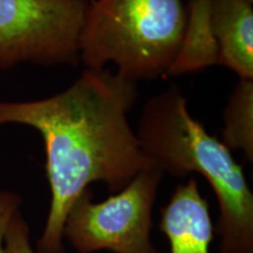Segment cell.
Here are the masks:
<instances>
[{"instance_id": "obj_4", "label": "cell", "mask_w": 253, "mask_h": 253, "mask_svg": "<svg viewBox=\"0 0 253 253\" xmlns=\"http://www.w3.org/2000/svg\"><path fill=\"white\" fill-rule=\"evenodd\" d=\"M164 173L150 167L102 202L88 188L69 209L63 239L79 253H158L151 240L153 211Z\"/></svg>"}, {"instance_id": "obj_10", "label": "cell", "mask_w": 253, "mask_h": 253, "mask_svg": "<svg viewBox=\"0 0 253 253\" xmlns=\"http://www.w3.org/2000/svg\"><path fill=\"white\" fill-rule=\"evenodd\" d=\"M5 246L8 253H37L31 244L30 227L20 210L8 223L5 232Z\"/></svg>"}, {"instance_id": "obj_12", "label": "cell", "mask_w": 253, "mask_h": 253, "mask_svg": "<svg viewBox=\"0 0 253 253\" xmlns=\"http://www.w3.org/2000/svg\"><path fill=\"white\" fill-rule=\"evenodd\" d=\"M252 1H253V0H252Z\"/></svg>"}, {"instance_id": "obj_6", "label": "cell", "mask_w": 253, "mask_h": 253, "mask_svg": "<svg viewBox=\"0 0 253 253\" xmlns=\"http://www.w3.org/2000/svg\"><path fill=\"white\" fill-rule=\"evenodd\" d=\"M160 230L169 242L170 253H211L214 224L194 177L177 185L161 209Z\"/></svg>"}, {"instance_id": "obj_3", "label": "cell", "mask_w": 253, "mask_h": 253, "mask_svg": "<svg viewBox=\"0 0 253 253\" xmlns=\"http://www.w3.org/2000/svg\"><path fill=\"white\" fill-rule=\"evenodd\" d=\"M186 25L183 0H90L80 36L79 62L86 68L118 67L129 80L168 75Z\"/></svg>"}, {"instance_id": "obj_11", "label": "cell", "mask_w": 253, "mask_h": 253, "mask_svg": "<svg viewBox=\"0 0 253 253\" xmlns=\"http://www.w3.org/2000/svg\"><path fill=\"white\" fill-rule=\"evenodd\" d=\"M21 197L11 191H0V253H8L5 246V232L12 217L20 210Z\"/></svg>"}, {"instance_id": "obj_1", "label": "cell", "mask_w": 253, "mask_h": 253, "mask_svg": "<svg viewBox=\"0 0 253 253\" xmlns=\"http://www.w3.org/2000/svg\"><path fill=\"white\" fill-rule=\"evenodd\" d=\"M137 99V82L107 68H86L47 99L0 102V126H30L45 142L50 204L37 253H66V217L90 184L101 182L116 194L154 167L129 122Z\"/></svg>"}, {"instance_id": "obj_8", "label": "cell", "mask_w": 253, "mask_h": 253, "mask_svg": "<svg viewBox=\"0 0 253 253\" xmlns=\"http://www.w3.org/2000/svg\"><path fill=\"white\" fill-rule=\"evenodd\" d=\"M184 37L168 75L178 77L218 65V47L211 26L212 0H188Z\"/></svg>"}, {"instance_id": "obj_9", "label": "cell", "mask_w": 253, "mask_h": 253, "mask_svg": "<svg viewBox=\"0 0 253 253\" xmlns=\"http://www.w3.org/2000/svg\"><path fill=\"white\" fill-rule=\"evenodd\" d=\"M224 144L253 161V80L239 79L224 110Z\"/></svg>"}, {"instance_id": "obj_7", "label": "cell", "mask_w": 253, "mask_h": 253, "mask_svg": "<svg viewBox=\"0 0 253 253\" xmlns=\"http://www.w3.org/2000/svg\"><path fill=\"white\" fill-rule=\"evenodd\" d=\"M211 26L218 47V65L239 79L253 80V1L212 0Z\"/></svg>"}, {"instance_id": "obj_2", "label": "cell", "mask_w": 253, "mask_h": 253, "mask_svg": "<svg viewBox=\"0 0 253 253\" xmlns=\"http://www.w3.org/2000/svg\"><path fill=\"white\" fill-rule=\"evenodd\" d=\"M136 131L145 156L164 175L204 177L216 196L219 253H253V194L244 170L223 142L190 115L182 91L170 87L144 104Z\"/></svg>"}, {"instance_id": "obj_5", "label": "cell", "mask_w": 253, "mask_h": 253, "mask_svg": "<svg viewBox=\"0 0 253 253\" xmlns=\"http://www.w3.org/2000/svg\"><path fill=\"white\" fill-rule=\"evenodd\" d=\"M90 0H0V67L79 63V36Z\"/></svg>"}]
</instances>
